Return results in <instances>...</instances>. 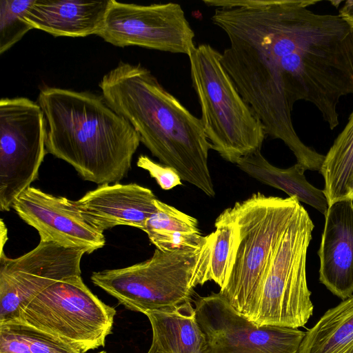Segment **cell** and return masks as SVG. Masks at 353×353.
<instances>
[{"label":"cell","instance_id":"6da1fadb","mask_svg":"<svg viewBox=\"0 0 353 353\" xmlns=\"http://www.w3.org/2000/svg\"><path fill=\"white\" fill-rule=\"evenodd\" d=\"M318 2L270 0L265 12L290 103H312L334 130L339 124L340 99L353 94V32L339 15L307 8Z\"/></svg>","mask_w":353,"mask_h":353},{"label":"cell","instance_id":"7a4b0ae2","mask_svg":"<svg viewBox=\"0 0 353 353\" xmlns=\"http://www.w3.org/2000/svg\"><path fill=\"white\" fill-rule=\"evenodd\" d=\"M108 105L139 134L161 164L207 196L215 192L208 165L212 145L201 119L194 116L140 63L123 61L99 84Z\"/></svg>","mask_w":353,"mask_h":353},{"label":"cell","instance_id":"3957f363","mask_svg":"<svg viewBox=\"0 0 353 353\" xmlns=\"http://www.w3.org/2000/svg\"><path fill=\"white\" fill-rule=\"evenodd\" d=\"M37 103L46 121L48 153L99 185L127 176L140 137L102 95L46 87Z\"/></svg>","mask_w":353,"mask_h":353},{"label":"cell","instance_id":"277c9868","mask_svg":"<svg viewBox=\"0 0 353 353\" xmlns=\"http://www.w3.org/2000/svg\"><path fill=\"white\" fill-rule=\"evenodd\" d=\"M213 232L199 248L163 252L155 249L148 260L130 266L94 272V285L126 309L144 314L191 301L193 290L209 281Z\"/></svg>","mask_w":353,"mask_h":353},{"label":"cell","instance_id":"5b68a950","mask_svg":"<svg viewBox=\"0 0 353 353\" xmlns=\"http://www.w3.org/2000/svg\"><path fill=\"white\" fill-rule=\"evenodd\" d=\"M188 57L201 119L212 149L235 164L261 150L267 135L264 126L224 68L221 53L210 44H200Z\"/></svg>","mask_w":353,"mask_h":353},{"label":"cell","instance_id":"8992f818","mask_svg":"<svg viewBox=\"0 0 353 353\" xmlns=\"http://www.w3.org/2000/svg\"><path fill=\"white\" fill-rule=\"evenodd\" d=\"M300 204L295 197L258 192L224 210L235 225L236 240L229 276L219 292L250 321L267 266Z\"/></svg>","mask_w":353,"mask_h":353},{"label":"cell","instance_id":"52a82bcc","mask_svg":"<svg viewBox=\"0 0 353 353\" xmlns=\"http://www.w3.org/2000/svg\"><path fill=\"white\" fill-rule=\"evenodd\" d=\"M314 225L300 204L267 266L250 321L260 325L299 328L312 316L306 256Z\"/></svg>","mask_w":353,"mask_h":353},{"label":"cell","instance_id":"ba28073f","mask_svg":"<svg viewBox=\"0 0 353 353\" xmlns=\"http://www.w3.org/2000/svg\"><path fill=\"white\" fill-rule=\"evenodd\" d=\"M116 313L92 292L80 275L43 290L21 310L14 322L48 333L85 353L105 345Z\"/></svg>","mask_w":353,"mask_h":353},{"label":"cell","instance_id":"9c48e42d","mask_svg":"<svg viewBox=\"0 0 353 353\" xmlns=\"http://www.w3.org/2000/svg\"><path fill=\"white\" fill-rule=\"evenodd\" d=\"M46 121L37 102L26 97L0 100V210L8 212L38 179L48 153Z\"/></svg>","mask_w":353,"mask_h":353},{"label":"cell","instance_id":"30bf717a","mask_svg":"<svg viewBox=\"0 0 353 353\" xmlns=\"http://www.w3.org/2000/svg\"><path fill=\"white\" fill-rule=\"evenodd\" d=\"M117 46H139L176 54H190L192 29L176 3L139 5L110 0L101 30L97 34Z\"/></svg>","mask_w":353,"mask_h":353},{"label":"cell","instance_id":"8fae6325","mask_svg":"<svg viewBox=\"0 0 353 353\" xmlns=\"http://www.w3.org/2000/svg\"><path fill=\"white\" fill-rule=\"evenodd\" d=\"M194 308L210 353H299L305 335L298 328L260 326L239 313L220 292L199 297Z\"/></svg>","mask_w":353,"mask_h":353},{"label":"cell","instance_id":"7c38bea8","mask_svg":"<svg viewBox=\"0 0 353 353\" xmlns=\"http://www.w3.org/2000/svg\"><path fill=\"white\" fill-rule=\"evenodd\" d=\"M81 249L40 241L28 252L14 259L1 249L0 324L16 321L21 310L51 285L80 276Z\"/></svg>","mask_w":353,"mask_h":353},{"label":"cell","instance_id":"4fadbf2b","mask_svg":"<svg viewBox=\"0 0 353 353\" xmlns=\"http://www.w3.org/2000/svg\"><path fill=\"white\" fill-rule=\"evenodd\" d=\"M12 208L38 232L40 241L81 249L87 254L105 244L103 232L86 218L76 201L31 186L16 199Z\"/></svg>","mask_w":353,"mask_h":353},{"label":"cell","instance_id":"5bb4252c","mask_svg":"<svg viewBox=\"0 0 353 353\" xmlns=\"http://www.w3.org/2000/svg\"><path fill=\"white\" fill-rule=\"evenodd\" d=\"M325 217L318 251L319 281L345 300L353 295V201L332 203Z\"/></svg>","mask_w":353,"mask_h":353},{"label":"cell","instance_id":"9a60e30c","mask_svg":"<svg viewBox=\"0 0 353 353\" xmlns=\"http://www.w3.org/2000/svg\"><path fill=\"white\" fill-rule=\"evenodd\" d=\"M153 192L137 183L103 184L86 192L76 203L86 218L102 232L117 225L143 230L156 211Z\"/></svg>","mask_w":353,"mask_h":353},{"label":"cell","instance_id":"2e32d148","mask_svg":"<svg viewBox=\"0 0 353 353\" xmlns=\"http://www.w3.org/2000/svg\"><path fill=\"white\" fill-rule=\"evenodd\" d=\"M110 0H34L25 19L54 37H85L101 30Z\"/></svg>","mask_w":353,"mask_h":353},{"label":"cell","instance_id":"e0dca14e","mask_svg":"<svg viewBox=\"0 0 353 353\" xmlns=\"http://www.w3.org/2000/svg\"><path fill=\"white\" fill-rule=\"evenodd\" d=\"M152 339L147 353H210L191 301L177 307L147 311Z\"/></svg>","mask_w":353,"mask_h":353},{"label":"cell","instance_id":"ac0fdd59","mask_svg":"<svg viewBox=\"0 0 353 353\" xmlns=\"http://www.w3.org/2000/svg\"><path fill=\"white\" fill-rule=\"evenodd\" d=\"M236 165L257 181L285 192L290 197L296 198L323 215L326 214L329 205L323 190L307 181L304 174L307 170L300 163L279 168L267 161L259 150L241 158Z\"/></svg>","mask_w":353,"mask_h":353},{"label":"cell","instance_id":"d6986e66","mask_svg":"<svg viewBox=\"0 0 353 353\" xmlns=\"http://www.w3.org/2000/svg\"><path fill=\"white\" fill-rule=\"evenodd\" d=\"M156 211L148 218L144 231L150 241L163 252L195 248L203 245L207 236H202L197 220L158 199Z\"/></svg>","mask_w":353,"mask_h":353},{"label":"cell","instance_id":"ffe728a7","mask_svg":"<svg viewBox=\"0 0 353 353\" xmlns=\"http://www.w3.org/2000/svg\"><path fill=\"white\" fill-rule=\"evenodd\" d=\"M299 353H353V295L329 309L305 332Z\"/></svg>","mask_w":353,"mask_h":353},{"label":"cell","instance_id":"44dd1931","mask_svg":"<svg viewBox=\"0 0 353 353\" xmlns=\"http://www.w3.org/2000/svg\"><path fill=\"white\" fill-rule=\"evenodd\" d=\"M319 172L329 206L350 199L353 192V111L325 156Z\"/></svg>","mask_w":353,"mask_h":353},{"label":"cell","instance_id":"7402d4cb","mask_svg":"<svg viewBox=\"0 0 353 353\" xmlns=\"http://www.w3.org/2000/svg\"><path fill=\"white\" fill-rule=\"evenodd\" d=\"M208 268L209 281L223 288L227 282L236 240L235 225L223 211L216 219Z\"/></svg>","mask_w":353,"mask_h":353},{"label":"cell","instance_id":"603a6c76","mask_svg":"<svg viewBox=\"0 0 353 353\" xmlns=\"http://www.w3.org/2000/svg\"><path fill=\"white\" fill-rule=\"evenodd\" d=\"M34 0L0 1V54L8 51L30 30L25 15Z\"/></svg>","mask_w":353,"mask_h":353},{"label":"cell","instance_id":"cb8c5ba5","mask_svg":"<svg viewBox=\"0 0 353 353\" xmlns=\"http://www.w3.org/2000/svg\"><path fill=\"white\" fill-rule=\"evenodd\" d=\"M13 323L28 341L31 353H81L61 339L21 322Z\"/></svg>","mask_w":353,"mask_h":353},{"label":"cell","instance_id":"d4e9b609","mask_svg":"<svg viewBox=\"0 0 353 353\" xmlns=\"http://www.w3.org/2000/svg\"><path fill=\"white\" fill-rule=\"evenodd\" d=\"M137 165L148 172L161 189L169 190L182 185L181 178L178 172L170 166L157 163L145 155L138 158Z\"/></svg>","mask_w":353,"mask_h":353},{"label":"cell","instance_id":"484cf974","mask_svg":"<svg viewBox=\"0 0 353 353\" xmlns=\"http://www.w3.org/2000/svg\"><path fill=\"white\" fill-rule=\"evenodd\" d=\"M0 353H31L28 341L13 323L0 324Z\"/></svg>","mask_w":353,"mask_h":353},{"label":"cell","instance_id":"4316f807","mask_svg":"<svg viewBox=\"0 0 353 353\" xmlns=\"http://www.w3.org/2000/svg\"><path fill=\"white\" fill-rule=\"evenodd\" d=\"M340 17L344 20L353 32V0H347L339 10Z\"/></svg>","mask_w":353,"mask_h":353},{"label":"cell","instance_id":"83f0119b","mask_svg":"<svg viewBox=\"0 0 353 353\" xmlns=\"http://www.w3.org/2000/svg\"><path fill=\"white\" fill-rule=\"evenodd\" d=\"M331 3H332V4H334V6H336V7H338L339 3H341V1H331Z\"/></svg>","mask_w":353,"mask_h":353},{"label":"cell","instance_id":"f1b7e54d","mask_svg":"<svg viewBox=\"0 0 353 353\" xmlns=\"http://www.w3.org/2000/svg\"><path fill=\"white\" fill-rule=\"evenodd\" d=\"M350 199V200H352V201H353V192H352V193L351 194L350 197V199Z\"/></svg>","mask_w":353,"mask_h":353},{"label":"cell","instance_id":"f546056e","mask_svg":"<svg viewBox=\"0 0 353 353\" xmlns=\"http://www.w3.org/2000/svg\"><path fill=\"white\" fill-rule=\"evenodd\" d=\"M99 353H108V352H105V351H101V352H99Z\"/></svg>","mask_w":353,"mask_h":353}]
</instances>
